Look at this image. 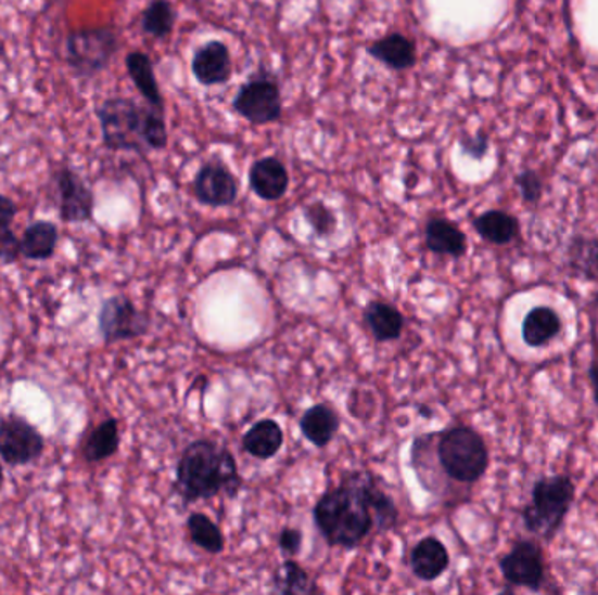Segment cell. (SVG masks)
Returning <instances> with one entry per match:
<instances>
[{"mask_svg":"<svg viewBox=\"0 0 598 595\" xmlns=\"http://www.w3.org/2000/svg\"><path fill=\"white\" fill-rule=\"evenodd\" d=\"M119 449V423L109 417L93 428L82 442V457L88 463H99L109 460Z\"/></svg>","mask_w":598,"mask_h":595,"instance_id":"603a6c76","label":"cell"},{"mask_svg":"<svg viewBox=\"0 0 598 595\" xmlns=\"http://www.w3.org/2000/svg\"><path fill=\"white\" fill-rule=\"evenodd\" d=\"M569 266L572 273L588 282L598 280V240L597 237L576 236L569 247Z\"/></svg>","mask_w":598,"mask_h":595,"instance_id":"484cf974","label":"cell"},{"mask_svg":"<svg viewBox=\"0 0 598 595\" xmlns=\"http://www.w3.org/2000/svg\"><path fill=\"white\" fill-rule=\"evenodd\" d=\"M233 107L252 125H268L277 121L282 114L279 86L270 79L247 82L234 96Z\"/></svg>","mask_w":598,"mask_h":595,"instance_id":"30bf717a","label":"cell"},{"mask_svg":"<svg viewBox=\"0 0 598 595\" xmlns=\"http://www.w3.org/2000/svg\"><path fill=\"white\" fill-rule=\"evenodd\" d=\"M500 573L509 585L539 591L545 582V560L539 545L531 540H520L499 560Z\"/></svg>","mask_w":598,"mask_h":595,"instance_id":"9c48e42d","label":"cell"},{"mask_svg":"<svg viewBox=\"0 0 598 595\" xmlns=\"http://www.w3.org/2000/svg\"><path fill=\"white\" fill-rule=\"evenodd\" d=\"M44 435L25 417L10 414L0 419V457L8 465L23 466L44 454Z\"/></svg>","mask_w":598,"mask_h":595,"instance_id":"52a82bcc","label":"cell"},{"mask_svg":"<svg viewBox=\"0 0 598 595\" xmlns=\"http://www.w3.org/2000/svg\"><path fill=\"white\" fill-rule=\"evenodd\" d=\"M562 332V319L554 308L537 306L526 313L522 323V337L526 346L543 348Z\"/></svg>","mask_w":598,"mask_h":595,"instance_id":"2e32d148","label":"cell"},{"mask_svg":"<svg viewBox=\"0 0 598 595\" xmlns=\"http://www.w3.org/2000/svg\"><path fill=\"white\" fill-rule=\"evenodd\" d=\"M4 480H5L4 468H2V465H0V491H2V488H4Z\"/></svg>","mask_w":598,"mask_h":595,"instance_id":"d590c367","label":"cell"},{"mask_svg":"<svg viewBox=\"0 0 598 595\" xmlns=\"http://www.w3.org/2000/svg\"><path fill=\"white\" fill-rule=\"evenodd\" d=\"M305 217L317 236H331L336 231V216L325 203L317 202L306 206Z\"/></svg>","mask_w":598,"mask_h":595,"instance_id":"4dcf8cb0","label":"cell"},{"mask_svg":"<svg viewBox=\"0 0 598 595\" xmlns=\"http://www.w3.org/2000/svg\"><path fill=\"white\" fill-rule=\"evenodd\" d=\"M514 184L520 189L523 202L534 205V203L539 202L540 196H543V180H540L539 174L535 173L534 170H525L517 174Z\"/></svg>","mask_w":598,"mask_h":595,"instance_id":"1f68e13d","label":"cell"},{"mask_svg":"<svg viewBox=\"0 0 598 595\" xmlns=\"http://www.w3.org/2000/svg\"><path fill=\"white\" fill-rule=\"evenodd\" d=\"M174 10L168 0H153L142 16V30L149 36L165 37L174 28Z\"/></svg>","mask_w":598,"mask_h":595,"instance_id":"f546056e","label":"cell"},{"mask_svg":"<svg viewBox=\"0 0 598 595\" xmlns=\"http://www.w3.org/2000/svg\"><path fill=\"white\" fill-rule=\"evenodd\" d=\"M460 147H462L463 153L468 154V156L482 159L486 151H488V137L483 133L474 134V137H466V139H462V142H460Z\"/></svg>","mask_w":598,"mask_h":595,"instance_id":"d6a6232c","label":"cell"},{"mask_svg":"<svg viewBox=\"0 0 598 595\" xmlns=\"http://www.w3.org/2000/svg\"><path fill=\"white\" fill-rule=\"evenodd\" d=\"M300 428H302L305 439L314 443L315 448H326L338 434L340 417H338L336 411L329 405L319 403L303 414L300 419Z\"/></svg>","mask_w":598,"mask_h":595,"instance_id":"ffe728a7","label":"cell"},{"mask_svg":"<svg viewBox=\"0 0 598 595\" xmlns=\"http://www.w3.org/2000/svg\"><path fill=\"white\" fill-rule=\"evenodd\" d=\"M273 591L279 594H314L315 583L302 566L294 560H285L275 571Z\"/></svg>","mask_w":598,"mask_h":595,"instance_id":"f1b7e54d","label":"cell"},{"mask_svg":"<svg viewBox=\"0 0 598 595\" xmlns=\"http://www.w3.org/2000/svg\"><path fill=\"white\" fill-rule=\"evenodd\" d=\"M16 214L18 208L13 199L0 194V260L5 264L16 262L20 257V240L11 228Z\"/></svg>","mask_w":598,"mask_h":595,"instance_id":"83f0119b","label":"cell"},{"mask_svg":"<svg viewBox=\"0 0 598 595\" xmlns=\"http://www.w3.org/2000/svg\"><path fill=\"white\" fill-rule=\"evenodd\" d=\"M126 70L130 74L131 81L137 86L140 94L148 100L151 107L163 108L162 93L157 88L156 77H154L153 63L148 54L130 53L126 56Z\"/></svg>","mask_w":598,"mask_h":595,"instance_id":"d4e9b609","label":"cell"},{"mask_svg":"<svg viewBox=\"0 0 598 595\" xmlns=\"http://www.w3.org/2000/svg\"><path fill=\"white\" fill-rule=\"evenodd\" d=\"M576 488L571 477L554 475L534 483L531 505L523 510V522L532 533L551 538L571 510Z\"/></svg>","mask_w":598,"mask_h":595,"instance_id":"277c9868","label":"cell"},{"mask_svg":"<svg viewBox=\"0 0 598 595\" xmlns=\"http://www.w3.org/2000/svg\"><path fill=\"white\" fill-rule=\"evenodd\" d=\"M411 466L423 489L448 496L451 486H474L488 468L485 440L469 426L422 435L411 445Z\"/></svg>","mask_w":598,"mask_h":595,"instance_id":"7a4b0ae2","label":"cell"},{"mask_svg":"<svg viewBox=\"0 0 598 595\" xmlns=\"http://www.w3.org/2000/svg\"><path fill=\"white\" fill-rule=\"evenodd\" d=\"M148 328V314L140 313L128 297H109L100 308L99 331L107 345L137 339L144 336Z\"/></svg>","mask_w":598,"mask_h":595,"instance_id":"ba28073f","label":"cell"},{"mask_svg":"<svg viewBox=\"0 0 598 595\" xmlns=\"http://www.w3.org/2000/svg\"><path fill=\"white\" fill-rule=\"evenodd\" d=\"M188 531L191 542L208 554H220L225 551V536L220 533L219 526L208 519L207 515H189Z\"/></svg>","mask_w":598,"mask_h":595,"instance_id":"4316f807","label":"cell"},{"mask_svg":"<svg viewBox=\"0 0 598 595\" xmlns=\"http://www.w3.org/2000/svg\"><path fill=\"white\" fill-rule=\"evenodd\" d=\"M588 377L589 383L594 386L595 403H598V359H595L594 362L589 363Z\"/></svg>","mask_w":598,"mask_h":595,"instance_id":"e575fe53","label":"cell"},{"mask_svg":"<svg viewBox=\"0 0 598 595\" xmlns=\"http://www.w3.org/2000/svg\"><path fill=\"white\" fill-rule=\"evenodd\" d=\"M242 445L257 460H271L283 445V431L273 419H263L243 435Z\"/></svg>","mask_w":598,"mask_h":595,"instance_id":"7402d4cb","label":"cell"},{"mask_svg":"<svg viewBox=\"0 0 598 595\" xmlns=\"http://www.w3.org/2000/svg\"><path fill=\"white\" fill-rule=\"evenodd\" d=\"M320 534L331 546L356 548L378 531H389L397 522V508L377 477L369 471L343 475L338 488L329 489L314 508Z\"/></svg>","mask_w":598,"mask_h":595,"instance_id":"6da1fadb","label":"cell"},{"mask_svg":"<svg viewBox=\"0 0 598 595\" xmlns=\"http://www.w3.org/2000/svg\"><path fill=\"white\" fill-rule=\"evenodd\" d=\"M303 534L300 529L285 528L280 533L279 545L283 554L296 555L302 551Z\"/></svg>","mask_w":598,"mask_h":595,"instance_id":"836d02e7","label":"cell"},{"mask_svg":"<svg viewBox=\"0 0 598 595\" xmlns=\"http://www.w3.org/2000/svg\"><path fill=\"white\" fill-rule=\"evenodd\" d=\"M249 180L252 191L265 202H277L289 187L288 170L275 157H265L254 163Z\"/></svg>","mask_w":598,"mask_h":595,"instance_id":"9a60e30c","label":"cell"},{"mask_svg":"<svg viewBox=\"0 0 598 595\" xmlns=\"http://www.w3.org/2000/svg\"><path fill=\"white\" fill-rule=\"evenodd\" d=\"M193 74L202 85H225L231 77L230 51L222 42L211 41L193 59Z\"/></svg>","mask_w":598,"mask_h":595,"instance_id":"4fadbf2b","label":"cell"},{"mask_svg":"<svg viewBox=\"0 0 598 595\" xmlns=\"http://www.w3.org/2000/svg\"><path fill=\"white\" fill-rule=\"evenodd\" d=\"M409 565H411L415 577L419 580L434 582L450 566V554L437 538H423L411 551Z\"/></svg>","mask_w":598,"mask_h":595,"instance_id":"5bb4252c","label":"cell"},{"mask_svg":"<svg viewBox=\"0 0 598 595\" xmlns=\"http://www.w3.org/2000/svg\"><path fill=\"white\" fill-rule=\"evenodd\" d=\"M365 319L378 342L399 339L400 332L405 328V316L399 309L382 300L369 302Z\"/></svg>","mask_w":598,"mask_h":595,"instance_id":"44dd1931","label":"cell"},{"mask_svg":"<svg viewBox=\"0 0 598 595\" xmlns=\"http://www.w3.org/2000/svg\"><path fill=\"white\" fill-rule=\"evenodd\" d=\"M240 488L239 466L225 445L196 440L182 452L177 465L176 491L185 503L208 500L220 493L237 496Z\"/></svg>","mask_w":598,"mask_h":595,"instance_id":"3957f363","label":"cell"},{"mask_svg":"<svg viewBox=\"0 0 598 595\" xmlns=\"http://www.w3.org/2000/svg\"><path fill=\"white\" fill-rule=\"evenodd\" d=\"M60 193V219L65 224H81L93 217L94 197L91 189L76 171L63 168L56 173Z\"/></svg>","mask_w":598,"mask_h":595,"instance_id":"8fae6325","label":"cell"},{"mask_svg":"<svg viewBox=\"0 0 598 595\" xmlns=\"http://www.w3.org/2000/svg\"><path fill=\"white\" fill-rule=\"evenodd\" d=\"M425 245L437 256L459 259L468 251V237L450 220L431 219L425 228Z\"/></svg>","mask_w":598,"mask_h":595,"instance_id":"e0dca14e","label":"cell"},{"mask_svg":"<svg viewBox=\"0 0 598 595\" xmlns=\"http://www.w3.org/2000/svg\"><path fill=\"white\" fill-rule=\"evenodd\" d=\"M476 233L492 245H508L520 233V222L517 217L502 210H488L476 217L472 222Z\"/></svg>","mask_w":598,"mask_h":595,"instance_id":"cb8c5ba5","label":"cell"},{"mask_svg":"<svg viewBox=\"0 0 598 595\" xmlns=\"http://www.w3.org/2000/svg\"><path fill=\"white\" fill-rule=\"evenodd\" d=\"M116 51V34L111 28H85L67 39V62L79 76L102 73Z\"/></svg>","mask_w":598,"mask_h":595,"instance_id":"8992f818","label":"cell"},{"mask_svg":"<svg viewBox=\"0 0 598 595\" xmlns=\"http://www.w3.org/2000/svg\"><path fill=\"white\" fill-rule=\"evenodd\" d=\"M59 245V228L48 220H39L25 229L20 237V256L28 260H48Z\"/></svg>","mask_w":598,"mask_h":595,"instance_id":"ac0fdd59","label":"cell"},{"mask_svg":"<svg viewBox=\"0 0 598 595\" xmlns=\"http://www.w3.org/2000/svg\"><path fill=\"white\" fill-rule=\"evenodd\" d=\"M194 193L205 205L228 206L239 196V184L225 166L208 163L194 179Z\"/></svg>","mask_w":598,"mask_h":595,"instance_id":"7c38bea8","label":"cell"},{"mask_svg":"<svg viewBox=\"0 0 598 595\" xmlns=\"http://www.w3.org/2000/svg\"><path fill=\"white\" fill-rule=\"evenodd\" d=\"M368 53L394 70H406V68L413 67L417 62L413 41H409L408 37L400 36V34H391L383 39H378L377 42L369 46Z\"/></svg>","mask_w":598,"mask_h":595,"instance_id":"d6986e66","label":"cell"},{"mask_svg":"<svg viewBox=\"0 0 598 595\" xmlns=\"http://www.w3.org/2000/svg\"><path fill=\"white\" fill-rule=\"evenodd\" d=\"M149 111L151 108L140 107L130 99L105 100L97 108L105 147L133 153L148 151L145 125Z\"/></svg>","mask_w":598,"mask_h":595,"instance_id":"5b68a950","label":"cell"}]
</instances>
